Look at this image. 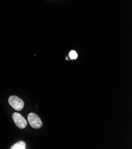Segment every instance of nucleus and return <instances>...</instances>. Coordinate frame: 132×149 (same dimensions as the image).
<instances>
[{
    "instance_id": "nucleus-1",
    "label": "nucleus",
    "mask_w": 132,
    "mask_h": 149,
    "mask_svg": "<svg viewBox=\"0 0 132 149\" xmlns=\"http://www.w3.org/2000/svg\"><path fill=\"white\" fill-rule=\"evenodd\" d=\"M10 105L16 111H21L24 107V101L17 96H11L8 99Z\"/></svg>"
},
{
    "instance_id": "nucleus-3",
    "label": "nucleus",
    "mask_w": 132,
    "mask_h": 149,
    "mask_svg": "<svg viewBox=\"0 0 132 149\" xmlns=\"http://www.w3.org/2000/svg\"><path fill=\"white\" fill-rule=\"evenodd\" d=\"M12 119L16 125L20 129L25 128L27 125L26 119L19 113L15 112L12 114Z\"/></svg>"
},
{
    "instance_id": "nucleus-4",
    "label": "nucleus",
    "mask_w": 132,
    "mask_h": 149,
    "mask_svg": "<svg viewBox=\"0 0 132 149\" xmlns=\"http://www.w3.org/2000/svg\"><path fill=\"white\" fill-rule=\"evenodd\" d=\"M26 147V143L23 141H20L11 146V149H25Z\"/></svg>"
},
{
    "instance_id": "nucleus-5",
    "label": "nucleus",
    "mask_w": 132,
    "mask_h": 149,
    "mask_svg": "<svg viewBox=\"0 0 132 149\" xmlns=\"http://www.w3.org/2000/svg\"><path fill=\"white\" fill-rule=\"evenodd\" d=\"M69 56L71 59H76L78 57V54L75 51H71L69 52Z\"/></svg>"
},
{
    "instance_id": "nucleus-2",
    "label": "nucleus",
    "mask_w": 132,
    "mask_h": 149,
    "mask_svg": "<svg viewBox=\"0 0 132 149\" xmlns=\"http://www.w3.org/2000/svg\"><path fill=\"white\" fill-rule=\"evenodd\" d=\"M27 118L29 124L30 125L32 128L39 129L42 127V121L37 115L34 113H30L28 114Z\"/></svg>"
}]
</instances>
